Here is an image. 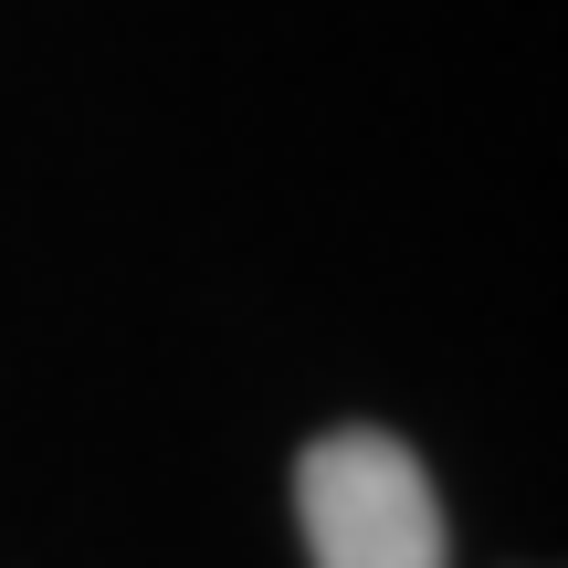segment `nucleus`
<instances>
[{
    "label": "nucleus",
    "mask_w": 568,
    "mask_h": 568,
    "mask_svg": "<svg viewBox=\"0 0 568 568\" xmlns=\"http://www.w3.org/2000/svg\"><path fill=\"white\" fill-rule=\"evenodd\" d=\"M295 537L316 568H453L443 485L379 422H337L295 453Z\"/></svg>",
    "instance_id": "1"
},
{
    "label": "nucleus",
    "mask_w": 568,
    "mask_h": 568,
    "mask_svg": "<svg viewBox=\"0 0 568 568\" xmlns=\"http://www.w3.org/2000/svg\"><path fill=\"white\" fill-rule=\"evenodd\" d=\"M527 568H537V558H527Z\"/></svg>",
    "instance_id": "2"
}]
</instances>
